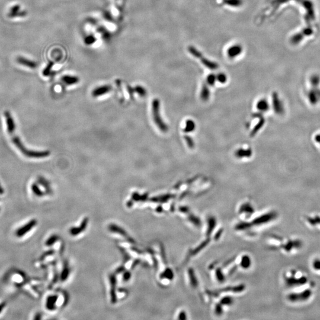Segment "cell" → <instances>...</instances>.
Instances as JSON below:
<instances>
[{
  "label": "cell",
  "mask_w": 320,
  "mask_h": 320,
  "mask_svg": "<svg viewBox=\"0 0 320 320\" xmlns=\"http://www.w3.org/2000/svg\"><path fill=\"white\" fill-rule=\"evenodd\" d=\"M152 114L155 123L162 132H166L168 131L167 125L163 122L160 113V101L158 99H154L152 101Z\"/></svg>",
  "instance_id": "cell-1"
},
{
  "label": "cell",
  "mask_w": 320,
  "mask_h": 320,
  "mask_svg": "<svg viewBox=\"0 0 320 320\" xmlns=\"http://www.w3.org/2000/svg\"><path fill=\"white\" fill-rule=\"evenodd\" d=\"M189 51L192 53V54H193V55H194L196 57L199 58V59H201V60L202 62L204 64V65H205L207 68H209L210 69H216V68H218V65L216 64H215L214 62H210V61L207 60L205 58H204L203 56H202V54L200 52H199L195 48H194L193 47H189Z\"/></svg>",
  "instance_id": "cell-2"
},
{
  "label": "cell",
  "mask_w": 320,
  "mask_h": 320,
  "mask_svg": "<svg viewBox=\"0 0 320 320\" xmlns=\"http://www.w3.org/2000/svg\"><path fill=\"white\" fill-rule=\"evenodd\" d=\"M36 224H37V221L36 219H32L29 222H27L26 224L23 225V227L17 229L16 233V236L19 238L22 237L27 232L30 231V230L33 228H34Z\"/></svg>",
  "instance_id": "cell-3"
},
{
  "label": "cell",
  "mask_w": 320,
  "mask_h": 320,
  "mask_svg": "<svg viewBox=\"0 0 320 320\" xmlns=\"http://www.w3.org/2000/svg\"><path fill=\"white\" fill-rule=\"evenodd\" d=\"M50 151H32V150H28L26 151V152L24 154V155L27 157L29 158H45L49 156L50 155Z\"/></svg>",
  "instance_id": "cell-4"
},
{
  "label": "cell",
  "mask_w": 320,
  "mask_h": 320,
  "mask_svg": "<svg viewBox=\"0 0 320 320\" xmlns=\"http://www.w3.org/2000/svg\"><path fill=\"white\" fill-rule=\"evenodd\" d=\"M4 115L6 119V123L7 127V131L10 134H13L16 130V124L14 120L8 111H6L4 113Z\"/></svg>",
  "instance_id": "cell-5"
},
{
  "label": "cell",
  "mask_w": 320,
  "mask_h": 320,
  "mask_svg": "<svg viewBox=\"0 0 320 320\" xmlns=\"http://www.w3.org/2000/svg\"><path fill=\"white\" fill-rule=\"evenodd\" d=\"M26 15L27 12L26 11H22L20 9V5L17 4L11 8L8 16L9 17L13 18L16 17H24Z\"/></svg>",
  "instance_id": "cell-6"
},
{
  "label": "cell",
  "mask_w": 320,
  "mask_h": 320,
  "mask_svg": "<svg viewBox=\"0 0 320 320\" xmlns=\"http://www.w3.org/2000/svg\"><path fill=\"white\" fill-rule=\"evenodd\" d=\"M16 61L20 65H24L26 67H29L30 68H35L38 66V64L36 62L28 59L23 56H18L16 59Z\"/></svg>",
  "instance_id": "cell-7"
},
{
  "label": "cell",
  "mask_w": 320,
  "mask_h": 320,
  "mask_svg": "<svg viewBox=\"0 0 320 320\" xmlns=\"http://www.w3.org/2000/svg\"><path fill=\"white\" fill-rule=\"evenodd\" d=\"M110 90H111L110 86H101L94 89L92 91V94L94 97H98V96H101L104 94H106V93L110 92Z\"/></svg>",
  "instance_id": "cell-8"
},
{
  "label": "cell",
  "mask_w": 320,
  "mask_h": 320,
  "mask_svg": "<svg viewBox=\"0 0 320 320\" xmlns=\"http://www.w3.org/2000/svg\"><path fill=\"white\" fill-rule=\"evenodd\" d=\"M12 142L16 146V147L23 153V154L26 152L27 149L23 145L20 137L17 136H13L12 137Z\"/></svg>",
  "instance_id": "cell-9"
},
{
  "label": "cell",
  "mask_w": 320,
  "mask_h": 320,
  "mask_svg": "<svg viewBox=\"0 0 320 320\" xmlns=\"http://www.w3.org/2000/svg\"><path fill=\"white\" fill-rule=\"evenodd\" d=\"M252 155V151L250 149H239L235 152V155L238 158L250 157Z\"/></svg>",
  "instance_id": "cell-10"
},
{
  "label": "cell",
  "mask_w": 320,
  "mask_h": 320,
  "mask_svg": "<svg viewBox=\"0 0 320 320\" xmlns=\"http://www.w3.org/2000/svg\"><path fill=\"white\" fill-rule=\"evenodd\" d=\"M58 296H49L47 298L46 308L49 310H53L55 308V304L57 300Z\"/></svg>",
  "instance_id": "cell-11"
},
{
  "label": "cell",
  "mask_w": 320,
  "mask_h": 320,
  "mask_svg": "<svg viewBox=\"0 0 320 320\" xmlns=\"http://www.w3.org/2000/svg\"><path fill=\"white\" fill-rule=\"evenodd\" d=\"M62 81L67 85H73L77 84L79 80L77 77L70 76V75H65L62 78Z\"/></svg>",
  "instance_id": "cell-12"
},
{
  "label": "cell",
  "mask_w": 320,
  "mask_h": 320,
  "mask_svg": "<svg viewBox=\"0 0 320 320\" xmlns=\"http://www.w3.org/2000/svg\"><path fill=\"white\" fill-rule=\"evenodd\" d=\"M257 108L260 112H266L269 109V104L266 100H261L257 103Z\"/></svg>",
  "instance_id": "cell-13"
},
{
  "label": "cell",
  "mask_w": 320,
  "mask_h": 320,
  "mask_svg": "<svg viewBox=\"0 0 320 320\" xmlns=\"http://www.w3.org/2000/svg\"><path fill=\"white\" fill-rule=\"evenodd\" d=\"M241 52V47L240 46L231 47L228 50V55L231 57H234Z\"/></svg>",
  "instance_id": "cell-14"
},
{
  "label": "cell",
  "mask_w": 320,
  "mask_h": 320,
  "mask_svg": "<svg viewBox=\"0 0 320 320\" xmlns=\"http://www.w3.org/2000/svg\"><path fill=\"white\" fill-rule=\"evenodd\" d=\"M195 129V122L192 120H187L184 131L186 132H192Z\"/></svg>",
  "instance_id": "cell-15"
},
{
  "label": "cell",
  "mask_w": 320,
  "mask_h": 320,
  "mask_svg": "<svg viewBox=\"0 0 320 320\" xmlns=\"http://www.w3.org/2000/svg\"><path fill=\"white\" fill-rule=\"evenodd\" d=\"M31 189H32V190L33 191V193L37 196H39V197H41L44 195V193L40 189V188L39 187L38 185L36 184V183H33L32 185V187H31Z\"/></svg>",
  "instance_id": "cell-16"
},
{
  "label": "cell",
  "mask_w": 320,
  "mask_h": 320,
  "mask_svg": "<svg viewBox=\"0 0 320 320\" xmlns=\"http://www.w3.org/2000/svg\"><path fill=\"white\" fill-rule=\"evenodd\" d=\"M209 95H210V92H209V89L207 87V86H206L205 85L203 87H202V91H201V98L204 101H206V100H207L209 99Z\"/></svg>",
  "instance_id": "cell-17"
},
{
  "label": "cell",
  "mask_w": 320,
  "mask_h": 320,
  "mask_svg": "<svg viewBox=\"0 0 320 320\" xmlns=\"http://www.w3.org/2000/svg\"><path fill=\"white\" fill-rule=\"evenodd\" d=\"M57 240V237L56 235H52L46 241V246H52Z\"/></svg>",
  "instance_id": "cell-18"
},
{
  "label": "cell",
  "mask_w": 320,
  "mask_h": 320,
  "mask_svg": "<svg viewBox=\"0 0 320 320\" xmlns=\"http://www.w3.org/2000/svg\"><path fill=\"white\" fill-rule=\"evenodd\" d=\"M224 2L227 4L234 6H238L241 4V0H224Z\"/></svg>",
  "instance_id": "cell-19"
},
{
  "label": "cell",
  "mask_w": 320,
  "mask_h": 320,
  "mask_svg": "<svg viewBox=\"0 0 320 320\" xmlns=\"http://www.w3.org/2000/svg\"><path fill=\"white\" fill-rule=\"evenodd\" d=\"M135 90L140 96H144V95H146V90L143 87H142L140 86L137 87L135 88Z\"/></svg>",
  "instance_id": "cell-20"
},
{
  "label": "cell",
  "mask_w": 320,
  "mask_h": 320,
  "mask_svg": "<svg viewBox=\"0 0 320 320\" xmlns=\"http://www.w3.org/2000/svg\"><path fill=\"white\" fill-rule=\"evenodd\" d=\"M216 77L215 75H210L207 77V82L209 84L211 85V86H213L214 85L215 83V81H216Z\"/></svg>",
  "instance_id": "cell-21"
},
{
  "label": "cell",
  "mask_w": 320,
  "mask_h": 320,
  "mask_svg": "<svg viewBox=\"0 0 320 320\" xmlns=\"http://www.w3.org/2000/svg\"><path fill=\"white\" fill-rule=\"evenodd\" d=\"M52 66H53V63H52V62L47 65V66L46 67L45 69L44 70V71H43V74H44V75H45V76H47V75H49L50 74V69L52 68Z\"/></svg>",
  "instance_id": "cell-22"
},
{
  "label": "cell",
  "mask_w": 320,
  "mask_h": 320,
  "mask_svg": "<svg viewBox=\"0 0 320 320\" xmlns=\"http://www.w3.org/2000/svg\"><path fill=\"white\" fill-rule=\"evenodd\" d=\"M185 139H186V142L187 143V145H188V146L189 148H193L194 147V142H193V139L191 137H186Z\"/></svg>",
  "instance_id": "cell-23"
},
{
  "label": "cell",
  "mask_w": 320,
  "mask_h": 320,
  "mask_svg": "<svg viewBox=\"0 0 320 320\" xmlns=\"http://www.w3.org/2000/svg\"><path fill=\"white\" fill-rule=\"evenodd\" d=\"M216 78L218 79V80L219 82H221L222 83H224L227 81V77H226L225 75H224V74H219Z\"/></svg>",
  "instance_id": "cell-24"
},
{
  "label": "cell",
  "mask_w": 320,
  "mask_h": 320,
  "mask_svg": "<svg viewBox=\"0 0 320 320\" xmlns=\"http://www.w3.org/2000/svg\"><path fill=\"white\" fill-rule=\"evenodd\" d=\"M5 305H6V303L5 302H3L0 304V313L2 312L3 309L5 307Z\"/></svg>",
  "instance_id": "cell-25"
},
{
  "label": "cell",
  "mask_w": 320,
  "mask_h": 320,
  "mask_svg": "<svg viewBox=\"0 0 320 320\" xmlns=\"http://www.w3.org/2000/svg\"><path fill=\"white\" fill-rule=\"evenodd\" d=\"M4 190L2 187L1 186V185L0 184V195H2V194H4Z\"/></svg>",
  "instance_id": "cell-26"
},
{
  "label": "cell",
  "mask_w": 320,
  "mask_h": 320,
  "mask_svg": "<svg viewBox=\"0 0 320 320\" xmlns=\"http://www.w3.org/2000/svg\"><path fill=\"white\" fill-rule=\"evenodd\" d=\"M39 316H40V315H38H38H36V317H35V320H40V319H41V317H39Z\"/></svg>",
  "instance_id": "cell-27"
}]
</instances>
